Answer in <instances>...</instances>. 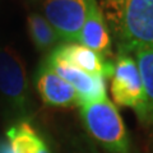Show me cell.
I'll return each instance as SVG.
<instances>
[{
  "label": "cell",
  "instance_id": "cell-8",
  "mask_svg": "<svg viewBox=\"0 0 153 153\" xmlns=\"http://www.w3.org/2000/svg\"><path fill=\"white\" fill-rule=\"evenodd\" d=\"M51 54L91 75L101 76L105 79L111 76L114 64L107 61L98 52L79 42H61L51 51Z\"/></svg>",
  "mask_w": 153,
  "mask_h": 153
},
{
  "label": "cell",
  "instance_id": "cell-13",
  "mask_svg": "<svg viewBox=\"0 0 153 153\" xmlns=\"http://www.w3.org/2000/svg\"><path fill=\"white\" fill-rule=\"evenodd\" d=\"M87 143L85 144H80L78 147V153H97V151H96V148L92 146V144H89L88 140H85Z\"/></svg>",
  "mask_w": 153,
  "mask_h": 153
},
{
  "label": "cell",
  "instance_id": "cell-10",
  "mask_svg": "<svg viewBox=\"0 0 153 153\" xmlns=\"http://www.w3.org/2000/svg\"><path fill=\"white\" fill-rule=\"evenodd\" d=\"M7 137L12 153H51L45 140L27 121L10 126Z\"/></svg>",
  "mask_w": 153,
  "mask_h": 153
},
{
  "label": "cell",
  "instance_id": "cell-11",
  "mask_svg": "<svg viewBox=\"0 0 153 153\" xmlns=\"http://www.w3.org/2000/svg\"><path fill=\"white\" fill-rule=\"evenodd\" d=\"M27 27L31 41L38 51L51 52L56 46H59L63 42L59 33L45 18L44 14H30L27 18Z\"/></svg>",
  "mask_w": 153,
  "mask_h": 153
},
{
  "label": "cell",
  "instance_id": "cell-1",
  "mask_svg": "<svg viewBox=\"0 0 153 153\" xmlns=\"http://www.w3.org/2000/svg\"><path fill=\"white\" fill-rule=\"evenodd\" d=\"M100 5L119 52L153 49V0H101Z\"/></svg>",
  "mask_w": 153,
  "mask_h": 153
},
{
  "label": "cell",
  "instance_id": "cell-5",
  "mask_svg": "<svg viewBox=\"0 0 153 153\" xmlns=\"http://www.w3.org/2000/svg\"><path fill=\"white\" fill-rule=\"evenodd\" d=\"M91 0H45L44 16L63 42H78Z\"/></svg>",
  "mask_w": 153,
  "mask_h": 153
},
{
  "label": "cell",
  "instance_id": "cell-6",
  "mask_svg": "<svg viewBox=\"0 0 153 153\" xmlns=\"http://www.w3.org/2000/svg\"><path fill=\"white\" fill-rule=\"evenodd\" d=\"M45 61L75 89L79 98V106L83 103L94 102L107 97L105 78L85 73L75 68L74 65L69 64L68 61L52 55L51 52L47 54Z\"/></svg>",
  "mask_w": 153,
  "mask_h": 153
},
{
  "label": "cell",
  "instance_id": "cell-9",
  "mask_svg": "<svg viewBox=\"0 0 153 153\" xmlns=\"http://www.w3.org/2000/svg\"><path fill=\"white\" fill-rule=\"evenodd\" d=\"M79 44L98 52L105 59L111 54V35L97 0H91L87 17L80 30Z\"/></svg>",
  "mask_w": 153,
  "mask_h": 153
},
{
  "label": "cell",
  "instance_id": "cell-12",
  "mask_svg": "<svg viewBox=\"0 0 153 153\" xmlns=\"http://www.w3.org/2000/svg\"><path fill=\"white\" fill-rule=\"evenodd\" d=\"M133 56L139 68L146 93V111L140 121L153 126V49L139 50Z\"/></svg>",
  "mask_w": 153,
  "mask_h": 153
},
{
  "label": "cell",
  "instance_id": "cell-7",
  "mask_svg": "<svg viewBox=\"0 0 153 153\" xmlns=\"http://www.w3.org/2000/svg\"><path fill=\"white\" fill-rule=\"evenodd\" d=\"M36 89L44 103L52 107L79 106L75 89L44 60L35 76Z\"/></svg>",
  "mask_w": 153,
  "mask_h": 153
},
{
  "label": "cell",
  "instance_id": "cell-3",
  "mask_svg": "<svg viewBox=\"0 0 153 153\" xmlns=\"http://www.w3.org/2000/svg\"><path fill=\"white\" fill-rule=\"evenodd\" d=\"M111 93L116 105L135 111L142 120L146 111V93L134 56L119 52L111 73Z\"/></svg>",
  "mask_w": 153,
  "mask_h": 153
},
{
  "label": "cell",
  "instance_id": "cell-2",
  "mask_svg": "<svg viewBox=\"0 0 153 153\" xmlns=\"http://www.w3.org/2000/svg\"><path fill=\"white\" fill-rule=\"evenodd\" d=\"M82 123L91 138L108 153H130V140L121 115L107 97L79 106Z\"/></svg>",
  "mask_w": 153,
  "mask_h": 153
},
{
  "label": "cell",
  "instance_id": "cell-4",
  "mask_svg": "<svg viewBox=\"0 0 153 153\" xmlns=\"http://www.w3.org/2000/svg\"><path fill=\"white\" fill-rule=\"evenodd\" d=\"M0 93L18 112L27 114L31 111L26 66L18 52L10 47L0 50Z\"/></svg>",
  "mask_w": 153,
  "mask_h": 153
}]
</instances>
